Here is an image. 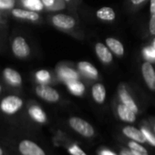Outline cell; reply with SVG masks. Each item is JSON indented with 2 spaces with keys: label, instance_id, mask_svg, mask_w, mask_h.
Instances as JSON below:
<instances>
[{
  "label": "cell",
  "instance_id": "6da1fadb",
  "mask_svg": "<svg viewBox=\"0 0 155 155\" xmlns=\"http://www.w3.org/2000/svg\"><path fill=\"white\" fill-rule=\"evenodd\" d=\"M11 51L18 59H26L31 54L30 47L28 41L22 36H16L11 40Z\"/></svg>",
  "mask_w": 155,
  "mask_h": 155
},
{
  "label": "cell",
  "instance_id": "7a4b0ae2",
  "mask_svg": "<svg viewBox=\"0 0 155 155\" xmlns=\"http://www.w3.org/2000/svg\"><path fill=\"white\" fill-rule=\"evenodd\" d=\"M68 124L73 130L85 138H91L95 134V130L92 125L81 118L71 117L68 120Z\"/></svg>",
  "mask_w": 155,
  "mask_h": 155
},
{
  "label": "cell",
  "instance_id": "3957f363",
  "mask_svg": "<svg viewBox=\"0 0 155 155\" xmlns=\"http://www.w3.org/2000/svg\"><path fill=\"white\" fill-rule=\"evenodd\" d=\"M23 106V100L16 95H8L0 102V109L8 115L17 113Z\"/></svg>",
  "mask_w": 155,
  "mask_h": 155
},
{
  "label": "cell",
  "instance_id": "277c9868",
  "mask_svg": "<svg viewBox=\"0 0 155 155\" xmlns=\"http://www.w3.org/2000/svg\"><path fill=\"white\" fill-rule=\"evenodd\" d=\"M35 92L39 97L45 101L55 103L58 102L60 99L59 93L52 87L47 85V84H38L35 88Z\"/></svg>",
  "mask_w": 155,
  "mask_h": 155
},
{
  "label": "cell",
  "instance_id": "5b68a950",
  "mask_svg": "<svg viewBox=\"0 0 155 155\" xmlns=\"http://www.w3.org/2000/svg\"><path fill=\"white\" fill-rule=\"evenodd\" d=\"M51 23L54 27L61 30H70L75 28L76 20L73 17L66 14H56L51 18Z\"/></svg>",
  "mask_w": 155,
  "mask_h": 155
},
{
  "label": "cell",
  "instance_id": "8992f818",
  "mask_svg": "<svg viewBox=\"0 0 155 155\" xmlns=\"http://www.w3.org/2000/svg\"><path fill=\"white\" fill-rule=\"evenodd\" d=\"M13 18L23 20V21H29V22H38L40 20V15L38 12L26 9L23 8H15L8 12Z\"/></svg>",
  "mask_w": 155,
  "mask_h": 155
},
{
  "label": "cell",
  "instance_id": "52a82bcc",
  "mask_svg": "<svg viewBox=\"0 0 155 155\" xmlns=\"http://www.w3.org/2000/svg\"><path fill=\"white\" fill-rule=\"evenodd\" d=\"M2 74H3L4 81L9 86L14 87V88H18L22 85V82H23L22 76L18 70L8 67L3 69Z\"/></svg>",
  "mask_w": 155,
  "mask_h": 155
},
{
  "label": "cell",
  "instance_id": "ba28073f",
  "mask_svg": "<svg viewBox=\"0 0 155 155\" xmlns=\"http://www.w3.org/2000/svg\"><path fill=\"white\" fill-rule=\"evenodd\" d=\"M142 78L150 91H155V70L150 62L146 61L141 65Z\"/></svg>",
  "mask_w": 155,
  "mask_h": 155
},
{
  "label": "cell",
  "instance_id": "9c48e42d",
  "mask_svg": "<svg viewBox=\"0 0 155 155\" xmlns=\"http://www.w3.org/2000/svg\"><path fill=\"white\" fill-rule=\"evenodd\" d=\"M19 150L22 155H46L45 151L35 142L25 140L19 143Z\"/></svg>",
  "mask_w": 155,
  "mask_h": 155
},
{
  "label": "cell",
  "instance_id": "30bf717a",
  "mask_svg": "<svg viewBox=\"0 0 155 155\" xmlns=\"http://www.w3.org/2000/svg\"><path fill=\"white\" fill-rule=\"evenodd\" d=\"M122 133L131 140L140 142V143H145L147 142L146 138L141 131V130H139L133 126H125L122 128Z\"/></svg>",
  "mask_w": 155,
  "mask_h": 155
},
{
  "label": "cell",
  "instance_id": "8fae6325",
  "mask_svg": "<svg viewBox=\"0 0 155 155\" xmlns=\"http://www.w3.org/2000/svg\"><path fill=\"white\" fill-rule=\"evenodd\" d=\"M95 51L100 58V60L104 64H109L112 61V52L110 49L107 47V45H104L103 43H97L95 46Z\"/></svg>",
  "mask_w": 155,
  "mask_h": 155
},
{
  "label": "cell",
  "instance_id": "7c38bea8",
  "mask_svg": "<svg viewBox=\"0 0 155 155\" xmlns=\"http://www.w3.org/2000/svg\"><path fill=\"white\" fill-rule=\"evenodd\" d=\"M117 113H118L119 118L124 122L133 123L136 120V113L133 110H131L130 108H128L126 105H124L123 103H120L118 105Z\"/></svg>",
  "mask_w": 155,
  "mask_h": 155
},
{
  "label": "cell",
  "instance_id": "4fadbf2b",
  "mask_svg": "<svg viewBox=\"0 0 155 155\" xmlns=\"http://www.w3.org/2000/svg\"><path fill=\"white\" fill-rule=\"evenodd\" d=\"M91 94L94 101L98 104H102L106 100V88L101 83H95L91 89Z\"/></svg>",
  "mask_w": 155,
  "mask_h": 155
},
{
  "label": "cell",
  "instance_id": "5bb4252c",
  "mask_svg": "<svg viewBox=\"0 0 155 155\" xmlns=\"http://www.w3.org/2000/svg\"><path fill=\"white\" fill-rule=\"evenodd\" d=\"M78 68L84 75L91 78V79H97L99 77V71L96 67L88 61H81L78 63Z\"/></svg>",
  "mask_w": 155,
  "mask_h": 155
},
{
  "label": "cell",
  "instance_id": "9a60e30c",
  "mask_svg": "<svg viewBox=\"0 0 155 155\" xmlns=\"http://www.w3.org/2000/svg\"><path fill=\"white\" fill-rule=\"evenodd\" d=\"M119 95H120L121 103L126 105L128 108H130L131 110H133L136 114L139 112V108H138L136 102L134 101V100L132 99V97L130 96V94L128 92V91L126 89H120Z\"/></svg>",
  "mask_w": 155,
  "mask_h": 155
},
{
  "label": "cell",
  "instance_id": "2e32d148",
  "mask_svg": "<svg viewBox=\"0 0 155 155\" xmlns=\"http://www.w3.org/2000/svg\"><path fill=\"white\" fill-rule=\"evenodd\" d=\"M106 45L116 56H123L124 47L119 39L114 38H106Z\"/></svg>",
  "mask_w": 155,
  "mask_h": 155
},
{
  "label": "cell",
  "instance_id": "e0dca14e",
  "mask_svg": "<svg viewBox=\"0 0 155 155\" xmlns=\"http://www.w3.org/2000/svg\"><path fill=\"white\" fill-rule=\"evenodd\" d=\"M28 114L29 116L39 123H44L47 120V115L44 112V110L38 105H32L28 109Z\"/></svg>",
  "mask_w": 155,
  "mask_h": 155
},
{
  "label": "cell",
  "instance_id": "ac0fdd59",
  "mask_svg": "<svg viewBox=\"0 0 155 155\" xmlns=\"http://www.w3.org/2000/svg\"><path fill=\"white\" fill-rule=\"evenodd\" d=\"M96 17L103 21H113L116 18V14L111 8L103 7L97 10Z\"/></svg>",
  "mask_w": 155,
  "mask_h": 155
},
{
  "label": "cell",
  "instance_id": "d6986e66",
  "mask_svg": "<svg viewBox=\"0 0 155 155\" xmlns=\"http://www.w3.org/2000/svg\"><path fill=\"white\" fill-rule=\"evenodd\" d=\"M19 3L23 8L40 12L44 8V5L41 0H19Z\"/></svg>",
  "mask_w": 155,
  "mask_h": 155
},
{
  "label": "cell",
  "instance_id": "ffe728a7",
  "mask_svg": "<svg viewBox=\"0 0 155 155\" xmlns=\"http://www.w3.org/2000/svg\"><path fill=\"white\" fill-rule=\"evenodd\" d=\"M58 76L66 82L71 81H76L79 79V75H78V73L75 70H73L72 68H68V67L60 68L58 69Z\"/></svg>",
  "mask_w": 155,
  "mask_h": 155
},
{
  "label": "cell",
  "instance_id": "44dd1931",
  "mask_svg": "<svg viewBox=\"0 0 155 155\" xmlns=\"http://www.w3.org/2000/svg\"><path fill=\"white\" fill-rule=\"evenodd\" d=\"M67 86H68V89L69 90V91L72 94L76 95V96H81L85 92V86H84V84L82 82L79 81L78 80L68 81L67 82Z\"/></svg>",
  "mask_w": 155,
  "mask_h": 155
},
{
  "label": "cell",
  "instance_id": "7402d4cb",
  "mask_svg": "<svg viewBox=\"0 0 155 155\" xmlns=\"http://www.w3.org/2000/svg\"><path fill=\"white\" fill-rule=\"evenodd\" d=\"M35 79L39 84H47L51 81V74L46 69H40L35 73Z\"/></svg>",
  "mask_w": 155,
  "mask_h": 155
},
{
  "label": "cell",
  "instance_id": "603a6c76",
  "mask_svg": "<svg viewBox=\"0 0 155 155\" xmlns=\"http://www.w3.org/2000/svg\"><path fill=\"white\" fill-rule=\"evenodd\" d=\"M128 146L130 148V150L135 154V155H149L146 148H144L142 146L141 143L134 141V140H130L128 143Z\"/></svg>",
  "mask_w": 155,
  "mask_h": 155
},
{
  "label": "cell",
  "instance_id": "cb8c5ba5",
  "mask_svg": "<svg viewBox=\"0 0 155 155\" xmlns=\"http://www.w3.org/2000/svg\"><path fill=\"white\" fill-rule=\"evenodd\" d=\"M17 4V0H0V10L9 12L15 8Z\"/></svg>",
  "mask_w": 155,
  "mask_h": 155
},
{
  "label": "cell",
  "instance_id": "d4e9b609",
  "mask_svg": "<svg viewBox=\"0 0 155 155\" xmlns=\"http://www.w3.org/2000/svg\"><path fill=\"white\" fill-rule=\"evenodd\" d=\"M141 131L143 132L145 138H146V140L147 142H149L151 146H154L155 147V136L154 134H152L148 129L146 128H142L141 129Z\"/></svg>",
  "mask_w": 155,
  "mask_h": 155
},
{
  "label": "cell",
  "instance_id": "484cf974",
  "mask_svg": "<svg viewBox=\"0 0 155 155\" xmlns=\"http://www.w3.org/2000/svg\"><path fill=\"white\" fill-rule=\"evenodd\" d=\"M68 152L71 155H88L78 145H72L68 148Z\"/></svg>",
  "mask_w": 155,
  "mask_h": 155
},
{
  "label": "cell",
  "instance_id": "4316f807",
  "mask_svg": "<svg viewBox=\"0 0 155 155\" xmlns=\"http://www.w3.org/2000/svg\"><path fill=\"white\" fill-rule=\"evenodd\" d=\"M144 56L148 60H155V48L151 46V47H148L144 49Z\"/></svg>",
  "mask_w": 155,
  "mask_h": 155
},
{
  "label": "cell",
  "instance_id": "83f0119b",
  "mask_svg": "<svg viewBox=\"0 0 155 155\" xmlns=\"http://www.w3.org/2000/svg\"><path fill=\"white\" fill-rule=\"evenodd\" d=\"M44 8L47 9H56V4H57V0H41Z\"/></svg>",
  "mask_w": 155,
  "mask_h": 155
},
{
  "label": "cell",
  "instance_id": "f1b7e54d",
  "mask_svg": "<svg viewBox=\"0 0 155 155\" xmlns=\"http://www.w3.org/2000/svg\"><path fill=\"white\" fill-rule=\"evenodd\" d=\"M149 30L152 36H155V13L152 14L150 17V23H149Z\"/></svg>",
  "mask_w": 155,
  "mask_h": 155
},
{
  "label": "cell",
  "instance_id": "f546056e",
  "mask_svg": "<svg viewBox=\"0 0 155 155\" xmlns=\"http://www.w3.org/2000/svg\"><path fill=\"white\" fill-rule=\"evenodd\" d=\"M150 15L155 13V0H150Z\"/></svg>",
  "mask_w": 155,
  "mask_h": 155
},
{
  "label": "cell",
  "instance_id": "4dcf8cb0",
  "mask_svg": "<svg viewBox=\"0 0 155 155\" xmlns=\"http://www.w3.org/2000/svg\"><path fill=\"white\" fill-rule=\"evenodd\" d=\"M0 24H2V25L7 24V18L5 17L3 11L1 10H0Z\"/></svg>",
  "mask_w": 155,
  "mask_h": 155
},
{
  "label": "cell",
  "instance_id": "1f68e13d",
  "mask_svg": "<svg viewBox=\"0 0 155 155\" xmlns=\"http://www.w3.org/2000/svg\"><path fill=\"white\" fill-rule=\"evenodd\" d=\"M120 155H135L130 150H126V149H123L121 150L120 151Z\"/></svg>",
  "mask_w": 155,
  "mask_h": 155
},
{
  "label": "cell",
  "instance_id": "d6a6232c",
  "mask_svg": "<svg viewBox=\"0 0 155 155\" xmlns=\"http://www.w3.org/2000/svg\"><path fill=\"white\" fill-rule=\"evenodd\" d=\"M100 155H117L116 153L110 151V150H103L100 152Z\"/></svg>",
  "mask_w": 155,
  "mask_h": 155
},
{
  "label": "cell",
  "instance_id": "836d02e7",
  "mask_svg": "<svg viewBox=\"0 0 155 155\" xmlns=\"http://www.w3.org/2000/svg\"><path fill=\"white\" fill-rule=\"evenodd\" d=\"M130 1H131V3H132L133 5L138 6V5H140V4H142L143 2H145L146 0H130Z\"/></svg>",
  "mask_w": 155,
  "mask_h": 155
},
{
  "label": "cell",
  "instance_id": "e575fe53",
  "mask_svg": "<svg viewBox=\"0 0 155 155\" xmlns=\"http://www.w3.org/2000/svg\"><path fill=\"white\" fill-rule=\"evenodd\" d=\"M152 47L155 48V38L153 39V41H152Z\"/></svg>",
  "mask_w": 155,
  "mask_h": 155
},
{
  "label": "cell",
  "instance_id": "d590c367",
  "mask_svg": "<svg viewBox=\"0 0 155 155\" xmlns=\"http://www.w3.org/2000/svg\"><path fill=\"white\" fill-rule=\"evenodd\" d=\"M2 91H3V87H2V85H1V84H0V93L2 92Z\"/></svg>",
  "mask_w": 155,
  "mask_h": 155
},
{
  "label": "cell",
  "instance_id": "8d00e7d4",
  "mask_svg": "<svg viewBox=\"0 0 155 155\" xmlns=\"http://www.w3.org/2000/svg\"><path fill=\"white\" fill-rule=\"evenodd\" d=\"M0 155H3V150H2L1 148H0Z\"/></svg>",
  "mask_w": 155,
  "mask_h": 155
},
{
  "label": "cell",
  "instance_id": "74e56055",
  "mask_svg": "<svg viewBox=\"0 0 155 155\" xmlns=\"http://www.w3.org/2000/svg\"><path fill=\"white\" fill-rule=\"evenodd\" d=\"M153 130H154V133H155V123H154V127H153Z\"/></svg>",
  "mask_w": 155,
  "mask_h": 155
},
{
  "label": "cell",
  "instance_id": "f35d334b",
  "mask_svg": "<svg viewBox=\"0 0 155 155\" xmlns=\"http://www.w3.org/2000/svg\"><path fill=\"white\" fill-rule=\"evenodd\" d=\"M65 1H66V2H70L71 0H65Z\"/></svg>",
  "mask_w": 155,
  "mask_h": 155
}]
</instances>
